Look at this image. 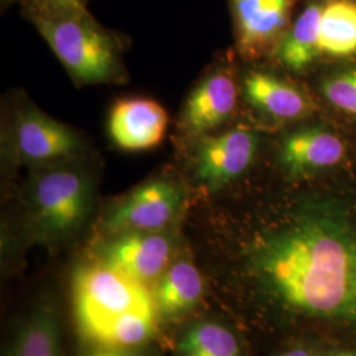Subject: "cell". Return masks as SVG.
<instances>
[{
	"instance_id": "cell-1",
	"label": "cell",
	"mask_w": 356,
	"mask_h": 356,
	"mask_svg": "<svg viewBox=\"0 0 356 356\" xmlns=\"http://www.w3.org/2000/svg\"><path fill=\"white\" fill-rule=\"evenodd\" d=\"M248 269L282 312L356 329V219L342 206H298L254 239Z\"/></svg>"
},
{
	"instance_id": "cell-2",
	"label": "cell",
	"mask_w": 356,
	"mask_h": 356,
	"mask_svg": "<svg viewBox=\"0 0 356 356\" xmlns=\"http://www.w3.org/2000/svg\"><path fill=\"white\" fill-rule=\"evenodd\" d=\"M72 298L78 332L90 346L134 350L159 330L152 286L101 259L74 269Z\"/></svg>"
},
{
	"instance_id": "cell-3",
	"label": "cell",
	"mask_w": 356,
	"mask_h": 356,
	"mask_svg": "<svg viewBox=\"0 0 356 356\" xmlns=\"http://www.w3.org/2000/svg\"><path fill=\"white\" fill-rule=\"evenodd\" d=\"M91 204V179L74 168L41 166L29 182V222L40 241L56 243L73 236L86 222Z\"/></svg>"
},
{
	"instance_id": "cell-4",
	"label": "cell",
	"mask_w": 356,
	"mask_h": 356,
	"mask_svg": "<svg viewBox=\"0 0 356 356\" xmlns=\"http://www.w3.org/2000/svg\"><path fill=\"white\" fill-rule=\"evenodd\" d=\"M36 24L57 58L79 83L110 82L119 74L114 40L86 11L38 13Z\"/></svg>"
},
{
	"instance_id": "cell-5",
	"label": "cell",
	"mask_w": 356,
	"mask_h": 356,
	"mask_svg": "<svg viewBox=\"0 0 356 356\" xmlns=\"http://www.w3.org/2000/svg\"><path fill=\"white\" fill-rule=\"evenodd\" d=\"M184 193L176 182L157 178L129 191L107 211L103 231L107 238L128 232L166 231L177 219Z\"/></svg>"
},
{
	"instance_id": "cell-6",
	"label": "cell",
	"mask_w": 356,
	"mask_h": 356,
	"mask_svg": "<svg viewBox=\"0 0 356 356\" xmlns=\"http://www.w3.org/2000/svg\"><path fill=\"white\" fill-rule=\"evenodd\" d=\"M175 254L176 239L168 231L128 232L108 238L98 259L152 286L175 261Z\"/></svg>"
},
{
	"instance_id": "cell-7",
	"label": "cell",
	"mask_w": 356,
	"mask_h": 356,
	"mask_svg": "<svg viewBox=\"0 0 356 356\" xmlns=\"http://www.w3.org/2000/svg\"><path fill=\"white\" fill-rule=\"evenodd\" d=\"M13 145L23 163L40 168L67 161L82 149V141L76 131L32 108L17 115Z\"/></svg>"
},
{
	"instance_id": "cell-8",
	"label": "cell",
	"mask_w": 356,
	"mask_h": 356,
	"mask_svg": "<svg viewBox=\"0 0 356 356\" xmlns=\"http://www.w3.org/2000/svg\"><path fill=\"white\" fill-rule=\"evenodd\" d=\"M257 139L254 132L234 128L219 135H206L195 153V173L209 189H219L241 177L254 161Z\"/></svg>"
},
{
	"instance_id": "cell-9",
	"label": "cell",
	"mask_w": 356,
	"mask_h": 356,
	"mask_svg": "<svg viewBox=\"0 0 356 356\" xmlns=\"http://www.w3.org/2000/svg\"><path fill=\"white\" fill-rule=\"evenodd\" d=\"M294 0H231L238 48L257 58L279 45L285 35Z\"/></svg>"
},
{
	"instance_id": "cell-10",
	"label": "cell",
	"mask_w": 356,
	"mask_h": 356,
	"mask_svg": "<svg viewBox=\"0 0 356 356\" xmlns=\"http://www.w3.org/2000/svg\"><path fill=\"white\" fill-rule=\"evenodd\" d=\"M169 118L165 108L147 98H127L115 103L108 116V134L124 151H145L165 136Z\"/></svg>"
},
{
	"instance_id": "cell-11",
	"label": "cell",
	"mask_w": 356,
	"mask_h": 356,
	"mask_svg": "<svg viewBox=\"0 0 356 356\" xmlns=\"http://www.w3.org/2000/svg\"><path fill=\"white\" fill-rule=\"evenodd\" d=\"M238 88L226 72H218L193 90L182 114V124L193 135L204 138L234 113Z\"/></svg>"
},
{
	"instance_id": "cell-12",
	"label": "cell",
	"mask_w": 356,
	"mask_h": 356,
	"mask_svg": "<svg viewBox=\"0 0 356 356\" xmlns=\"http://www.w3.org/2000/svg\"><path fill=\"white\" fill-rule=\"evenodd\" d=\"M343 141L322 128H305L291 134L281 147L282 165L292 175H305L337 165L343 159Z\"/></svg>"
},
{
	"instance_id": "cell-13",
	"label": "cell",
	"mask_w": 356,
	"mask_h": 356,
	"mask_svg": "<svg viewBox=\"0 0 356 356\" xmlns=\"http://www.w3.org/2000/svg\"><path fill=\"white\" fill-rule=\"evenodd\" d=\"M153 293L160 317L175 318L198 305L204 296V280L191 260L181 259L154 282Z\"/></svg>"
},
{
	"instance_id": "cell-14",
	"label": "cell",
	"mask_w": 356,
	"mask_h": 356,
	"mask_svg": "<svg viewBox=\"0 0 356 356\" xmlns=\"http://www.w3.org/2000/svg\"><path fill=\"white\" fill-rule=\"evenodd\" d=\"M244 94L254 107L266 114L292 120L305 116L310 104L300 89L267 73H251L244 79Z\"/></svg>"
},
{
	"instance_id": "cell-15",
	"label": "cell",
	"mask_w": 356,
	"mask_h": 356,
	"mask_svg": "<svg viewBox=\"0 0 356 356\" xmlns=\"http://www.w3.org/2000/svg\"><path fill=\"white\" fill-rule=\"evenodd\" d=\"M322 7L310 4L294 22L276 47L277 57L292 70H302L319 54V22Z\"/></svg>"
},
{
	"instance_id": "cell-16",
	"label": "cell",
	"mask_w": 356,
	"mask_h": 356,
	"mask_svg": "<svg viewBox=\"0 0 356 356\" xmlns=\"http://www.w3.org/2000/svg\"><path fill=\"white\" fill-rule=\"evenodd\" d=\"M8 356H60V326L54 306L41 304L28 316Z\"/></svg>"
},
{
	"instance_id": "cell-17",
	"label": "cell",
	"mask_w": 356,
	"mask_h": 356,
	"mask_svg": "<svg viewBox=\"0 0 356 356\" xmlns=\"http://www.w3.org/2000/svg\"><path fill=\"white\" fill-rule=\"evenodd\" d=\"M319 51L334 57L355 54V0H331L322 7Z\"/></svg>"
},
{
	"instance_id": "cell-18",
	"label": "cell",
	"mask_w": 356,
	"mask_h": 356,
	"mask_svg": "<svg viewBox=\"0 0 356 356\" xmlns=\"http://www.w3.org/2000/svg\"><path fill=\"white\" fill-rule=\"evenodd\" d=\"M178 350L181 356H243L235 334L213 321L191 326L184 332Z\"/></svg>"
},
{
	"instance_id": "cell-19",
	"label": "cell",
	"mask_w": 356,
	"mask_h": 356,
	"mask_svg": "<svg viewBox=\"0 0 356 356\" xmlns=\"http://www.w3.org/2000/svg\"><path fill=\"white\" fill-rule=\"evenodd\" d=\"M322 92L337 108L356 115V69L344 70L327 78L322 85Z\"/></svg>"
},
{
	"instance_id": "cell-20",
	"label": "cell",
	"mask_w": 356,
	"mask_h": 356,
	"mask_svg": "<svg viewBox=\"0 0 356 356\" xmlns=\"http://www.w3.org/2000/svg\"><path fill=\"white\" fill-rule=\"evenodd\" d=\"M40 13H82L86 11L81 0H35Z\"/></svg>"
},
{
	"instance_id": "cell-21",
	"label": "cell",
	"mask_w": 356,
	"mask_h": 356,
	"mask_svg": "<svg viewBox=\"0 0 356 356\" xmlns=\"http://www.w3.org/2000/svg\"><path fill=\"white\" fill-rule=\"evenodd\" d=\"M82 356H140L138 355L134 350L127 348H113V347H99V346H90L89 350L83 353Z\"/></svg>"
},
{
	"instance_id": "cell-22",
	"label": "cell",
	"mask_w": 356,
	"mask_h": 356,
	"mask_svg": "<svg viewBox=\"0 0 356 356\" xmlns=\"http://www.w3.org/2000/svg\"><path fill=\"white\" fill-rule=\"evenodd\" d=\"M280 356H317L313 348L306 347V346H297L289 348L288 351L282 353Z\"/></svg>"
},
{
	"instance_id": "cell-23",
	"label": "cell",
	"mask_w": 356,
	"mask_h": 356,
	"mask_svg": "<svg viewBox=\"0 0 356 356\" xmlns=\"http://www.w3.org/2000/svg\"><path fill=\"white\" fill-rule=\"evenodd\" d=\"M325 356H356V350H331Z\"/></svg>"
}]
</instances>
